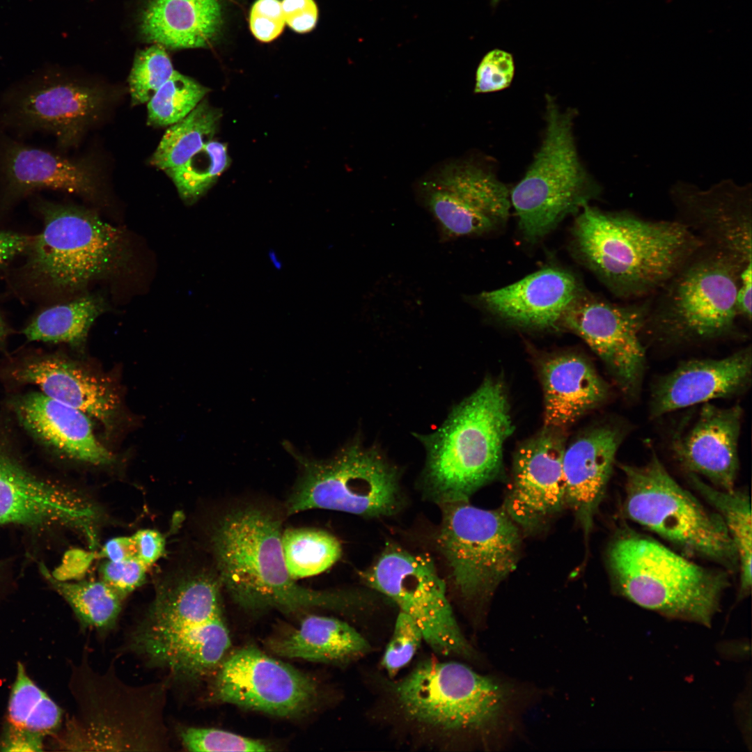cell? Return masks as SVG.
Wrapping results in <instances>:
<instances>
[{"instance_id": "8", "label": "cell", "mask_w": 752, "mask_h": 752, "mask_svg": "<svg viewBox=\"0 0 752 752\" xmlns=\"http://www.w3.org/2000/svg\"><path fill=\"white\" fill-rule=\"evenodd\" d=\"M752 269V268H749ZM748 269L702 245L650 297L643 334L662 343H702L736 334V297Z\"/></svg>"}, {"instance_id": "46", "label": "cell", "mask_w": 752, "mask_h": 752, "mask_svg": "<svg viewBox=\"0 0 752 752\" xmlns=\"http://www.w3.org/2000/svg\"><path fill=\"white\" fill-rule=\"evenodd\" d=\"M281 6L285 24L294 31H311L318 19V8L314 0H283Z\"/></svg>"}, {"instance_id": "37", "label": "cell", "mask_w": 752, "mask_h": 752, "mask_svg": "<svg viewBox=\"0 0 752 752\" xmlns=\"http://www.w3.org/2000/svg\"><path fill=\"white\" fill-rule=\"evenodd\" d=\"M285 563L291 577L316 575L340 557L341 546L332 535L312 528H288L281 535Z\"/></svg>"}, {"instance_id": "36", "label": "cell", "mask_w": 752, "mask_h": 752, "mask_svg": "<svg viewBox=\"0 0 752 752\" xmlns=\"http://www.w3.org/2000/svg\"><path fill=\"white\" fill-rule=\"evenodd\" d=\"M221 117L218 109L202 100L184 118L169 126L150 163L165 172L182 165L212 140Z\"/></svg>"}, {"instance_id": "3", "label": "cell", "mask_w": 752, "mask_h": 752, "mask_svg": "<svg viewBox=\"0 0 752 752\" xmlns=\"http://www.w3.org/2000/svg\"><path fill=\"white\" fill-rule=\"evenodd\" d=\"M281 535L279 519L256 508L233 510L217 526L212 544L219 581L237 603L249 609L286 611L342 610L355 604L352 596L297 584L285 563Z\"/></svg>"}, {"instance_id": "21", "label": "cell", "mask_w": 752, "mask_h": 752, "mask_svg": "<svg viewBox=\"0 0 752 752\" xmlns=\"http://www.w3.org/2000/svg\"><path fill=\"white\" fill-rule=\"evenodd\" d=\"M544 429L517 451L505 511L518 526L533 529L566 503L565 440Z\"/></svg>"}, {"instance_id": "16", "label": "cell", "mask_w": 752, "mask_h": 752, "mask_svg": "<svg viewBox=\"0 0 752 752\" xmlns=\"http://www.w3.org/2000/svg\"><path fill=\"white\" fill-rule=\"evenodd\" d=\"M424 205L444 240L487 233L504 223L510 191L488 168L471 162L451 164L423 182Z\"/></svg>"}, {"instance_id": "43", "label": "cell", "mask_w": 752, "mask_h": 752, "mask_svg": "<svg viewBox=\"0 0 752 752\" xmlns=\"http://www.w3.org/2000/svg\"><path fill=\"white\" fill-rule=\"evenodd\" d=\"M515 65L512 55L501 49L489 52L481 60L476 77V93L497 91L510 86Z\"/></svg>"}, {"instance_id": "32", "label": "cell", "mask_w": 752, "mask_h": 752, "mask_svg": "<svg viewBox=\"0 0 752 752\" xmlns=\"http://www.w3.org/2000/svg\"><path fill=\"white\" fill-rule=\"evenodd\" d=\"M279 656L320 662H346L370 650L368 641L348 623L331 617L309 616L299 627L271 644Z\"/></svg>"}, {"instance_id": "28", "label": "cell", "mask_w": 752, "mask_h": 752, "mask_svg": "<svg viewBox=\"0 0 752 752\" xmlns=\"http://www.w3.org/2000/svg\"><path fill=\"white\" fill-rule=\"evenodd\" d=\"M545 429L557 430L601 405L609 389L593 366L575 354L547 358L540 366Z\"/></svg>"}, {"instance_id": "19", "label": "cell", "mask_w": 752, "mask_h": 752, "mask_svg": "<svg viewBox=\"0 0 752 752\" xmlns=\"http://www.w3.org/2000/svg\"><path fill=\"white\" fill-rule=\"evenodd\" d=\"M106 102L102 90L48 72L13 95L8 115L15 125L48 132L60 146L68 148L100 116Z\"/></svg>"}, {"instance_id": "15", "label": "cell", "mask_w": 752, "mask_h": 752, "mask_svg": "<svg viewBox=\"0 0 752 752\" xmlns=\"http://www.w3.org/2000/svg\"><path fill=\"white\" fill-rule=\"evenodd\" d=\"M649 306V297L620 304L582 292L560 322L600 357L629 399L639 395L645 369L642 334Z\"/></svg>"}, {"instance_id": "27", "label": "cell", "mask_w": 752, "mask_h": 752, "mask_svg": "<svg viewBox=\"0 0 752 752\" xmlns=\"http://www.w3.org/2000/svg\"><path fill=\"white\" fill-rule=\"evenodd\" d=\"M0 178L10 198L42 189L84 196L97 191L95 173L86 164L11 139L0 147Z\"/></svg>"}, {"instance_id": "7", "label": "cell", "mask_w": 752, "mask_h": 752, "mask_svg": "<svg viewBox=\"0 0 752 752\" xmlns=\"http://www.w3.org/2000/svg\"><path fill=\"white\" fill-rule=\"evenodd\" d=\"M609 567L618 593L669 619L710 627L730 585L723 570L697 565L635 533L612 543Z\"/></svg>"}, {"instance_id": "13", "label": "cell", "mask_w": 752, "mask_h": 752, "mask_svg": "<svg viewBox=\"0 0 752 752\" xmlns=\"http://www.w3.org/2000/svg\"><path fill=\"white\" fill-rule=\"evenodd\" d=\"M438 542L458 592L473 600L489 596L513 571L521 540L505 510L464 501L444 504Z\"/></svg>"}, {"instance_id": "44", "label": "cell", "mask_w": 752, "mask_h": 752, "mask_svg": "<svg viewBox=\"0 0 752 752\" xmlns=\"http://www.w3.org/2000/svg\"><path fill=\"white\" fill-rule=\"evenodd\" d=\"M150 567L138 558L105 561L100 567V579L126 598L145 581Z\"/></svg>"}, {"instance_id": "47", "label": "cell", "mask_w": 752, "mask_h": 752, "mask_svg": "<svg viewBox=\"0 0 752 752\" xmlns=\"http://www.w3.org/2000/svg\"><path fill=\"white\" fill-rule=\"evenodd\" d=\"M31 240L27 235L0 231V266L27 250Z\"/></svg>"}, {"instance_id": "26", "label": "cell", "mask_w": 752, "mask_h": 752, "mask_svg": "<svg viewBox=\"0 0 752 752\" xmlns=\"http://www.w3.org/2000/svg\"><path fill=\"white\" fill-rule=\"evenodd\" d=\"M13 409L24 428L61 454L93 465L113 462L112 454L96 439L86 413L40 391L17 398Z\"/></svg>"}, {"instance_id": "4", "label": "cell", "mask_w": 752, "mask_h": 752, "mask_svg": "<svg viewBox=\"0 0 752 752\" xmlns=\"http://www.w3.org/2000/svg\"><path fill=\"white\" fill-rule=\"evenodd\" d=\"M85 651L75 676L77 712L66 726L61 746L74 751H169L165 720L166 678L131 685L117 675L114 663L95 670Z\"/></svg>"}, {"instance_id": "1", "label": "cell", "mask_w": 752, "mask_h": 752, "mask_svg": "<svg viewBox=\"0 0 752 752\" xmlns=\"http://www.w3.org/2000/svg\"><path fill=\"white\" fill-rule=\"evenodd\" d=\"M219 580L184 574L161 582L123 652L167 673L170 685L195 682L214 671L230 645Z\"/></svg>"}, {"instance_id": "9", "label": "cell", "mask_w": 752, "mask_h": 752, "mask_svg": "<svg viewBox=\"0 0 752 752\" xmlns=\"http://www.w3.org/2000/svg\"><path fill=\"white\" fill-rule=\"evenodd\" d=\"M42 231L28 248L31 281L54 292H74L115 272L126 258L125 235L95 212L42 201Z\"/></svg>"}, {"instance_id": "12", "label": "cell", "mask_w": 752, "mask_h": 752, "mask_svg": "<svg viewBox=\"0 0 752 752\" xmlns=\"http://www.w3.org/2000/svg\"><path fill=\"white\" fill-rule=\"evenodd\" d=\"M288 447L301 468L287 502L289 515L321 508L378 517L397 510L400 501L398 472L376 448L355 441L334 457L319 461Z\"/></svg>"}, {"instance_id": "29", "label": "cell", "mask_w": 752, "mask_h": 752, "mask_svg": "<svg viewBox=\"0 0 752 752\" xmlns=\"http://www.w3.org/2000/svg\"><path fill=\"white\" fill-rule=\"evenodd\" d=\"M16 378L34 384L55 400L90 414L105 424L117 412L118 400L102 379L75 363L56 357L35 359L19 367Z\"/></svg>"}, {"instance_id": "40", "label": "cell", "mask_w": 752, "mask_h": 752, "mask_svg": "<svg viewBox=\"0 0 752 752\" xmlns=\"http://www.w3.org/2000/svg\"><path fill=\"white\" fill-rule=\"evenodd\" d=\"M174 72L164 47L153 44L139 51L128 77L132 104L148 102Z\"/></svg>"}, {"instance_id": "38", "label": "cell", "mask_w": 752, "mask_h": 752, "mask_svg": "<svg viewBox=\"0 0 752 752\" xmlns=\"http://www.w3.org/2000/svg\"><path fill=\"white\" fill-rule=\"evenodd\" d=\"M230 163L227 145L211 140L182 165L166 173L182 201L191 204L206 193Z\"/></svg>"}, {"instance_id": "14", "label": "cell", "mask_w": 752, "mask_h": 752, "mask_svg": "<svg viewBox=\"0 0 752 752\" xmlns=\"http://www.w3.org/2000/svg\"><path fill=\"white\" fill-rule=\"evenodd\" d=\"M373 589L412 617L423 640L437 654L473 659L475 651L462 633L446 593V586L429 560L400 549L383 553L363 574Z\"/></svg>"}, {"instance_id": "42", "label": "cell", "mask_w": 752, "mask_h": 752, "mask_svg": "<svg viewBox=\"0 0 752 752\" xmlns=\"http://www.w3.org/2000/svg\"><path fill=\"white\" fill-rule=\"evenodd\" d=\"M423 640V633L416 622L400 611L381 660V665L389 677H395L411 661Z\"/></svg>"}, {"instance_id": "25", "label": "cell", "mask_w": 752, "mask_h": 752, "mask_svg": "<svg viewBox=\"0 0 752 752\" xmlns=\"http://www.w3.org/2000/svg\"><path fill=\"white\" fill-rule=\"evenodd\" d=\"M625 435V430L619 426L600 425L565 446L563 465L566 503L586 534L592 528Z\"/></svg>"}, {"instance_id": "35", "label": "cell", "mask_w": 752, "mask_h": 752, "mask_svg": "<svg viewBox=\"0 0 752 752\" xmlns=\"http://www.w3.org/2000/svg\"><path fill=\"white\" fill-rule=\"evenodd\" d=\"M42 573L67 602L83 630L101 635L115 628L125 597L102 579L65 581L55 578L44 566Z\"/></svg>"}, {"instance_id": "34", "label": "cell", "mask_w": 752, "mask_h": 752, "mask_svg": "<svg viewBox=\"0 0 752 752\" xmlns=\"http://www.w3.org/2000/svg\"><path fill=\"white\" fill-rule=\"evenodd\" d=\"M691 485L722 517L736 549L740 574L739 597L746 596L751 588V510L745 491L724 490L706 483L694 473H687Z\"/></svg>"}, {"instance_id": "39", "label": "cell", "mask_w": 752, "mask_h": 752, "mask_svg": "<svg viewBox=\"0 0 752 752\" xmlns=\"http://www.w3.org/2000/svg\"><path fill=\"white\" fill-rule=\"evenodd\" d=\"M209 89L194 79L175 70L147 102V123L166 127L187 116L204 98Z\"/></svg>"}, {"instance_id": "41", "label": "cell", "mask_w": 752, "mask_h": 752, "mask_svg": "<svg viewBox=\"0 0 752 752\" xmlns=\"http://www.w3.org/2000/svg\"><path fill=\"white\" fill-rule=\"evenodd\" d=\"M178 735L189 751H267L264 742L223 730L182 726Z\"/></svg>"}, {"instance_id": "5", "label": "cell", "mask_w": 752, "mask_h": 752, "mask_svg": "<svg viewBox=\"0 0 752 752\" xmlns=\"http://www.w3.org/2000/svg\"><path fill=\"white\" fill-rule=\"evenodd\" d=\"M513 430L503 384L486 378L437 431L418 436L427 450L425 479L432 496L444 504L467 501L499 473Z\"/></svg>"}, {"instance_id": "33", "label": "cell", "mask_w": 752, "mask_h": 752, "mask_svg": "<svg viewBox=\"0 0 752 752\" xmlns=\"http://www.w3.org/2000/svg\"><path fill=\"white\" fill-rule=\"evenodd\" d=\"M99 295H87L71 301L57 304L40 313L22 333L29 341L65 343L81 345L90 327L106 309Z\"/></svg>"}, {"instance_id": "31", "label": "cell", "mask_w": 752, "mask_h": 752, "mask_svg": "<svg viewBox=\"0 0 752 752\" xmlns=\"http://www.w3.org/2000/svg\"><path fill=\"white\" fill-rule=\"evenodd\" d=\"M63 715L61 708L19 663L8 700L0 751H42L45 739L60 728Z\"/></svg>"}, {"instance_id": "18", "label": "cell", "mask_w": 752, "mask_h": 752, "mask_svg": "<svg viewBox=\"0 0 752 752\" xmlns=\"http://www.w3.org/2000/svg\"><path fill=\"white\" fill-rule=\"evenodd\" d=\"M676 220L703 245L718 250L744 269L752 267L751 186L723 181L707 190L678 183L670 192Z\"/></svg>"}, {"instance_id": "20", "label": "cell", "mask_w": 752, "mask_h": 752, "mask_svg": "<svg viewBox=\"0 0 752 752\" xmlns=\"http://www.w3.org/2000/svg\"><path fill=\"white\" fill-rule=\"evenodd\" d=\"M100 512L82 496L41 480L0 445V524H63L97 538Z\"/></svg>"}, {"instance_id": "45", "label": "cell", "mask_w": 752, "mask_h": 752, "mask_svg": "<svg viewBox=\"0 0 752 752\" xmlns=\"http://www.w3.org/2000/svg\"><path fill=\"white\" fill-rule=\"evenodd\" d=\"M281 1L256 0L249 14V27L259 41L269 42L277 38L285 27Z\"/></svg>"}, {"instance_id": "17", "label": "cell", "mask_w": 752, "mask_h": 752, "mask_svg": "<svg viewBox=\"0 0 752 752\" xmlns=\"http://www.w3.org/2000/svg\"><path fill=\"white\" fill-rule=\"evenodd\" d=\"M214 692L222 702L279 716L306 711L318 696L311 678L251 646L221 664Z\"/></svg>"}, {"instance_id": "11", "label": "cell", "mask_w": 752, "mask_h": 752, "mask_svg": "<svg viewBox=\"0 0 752 752\" xmlns=\"http://www.w3.org/2000/svg\"><path fill=\"white\" fill-rule=\"evenodd\" d=\"M621 468L625 511L631 519L689 554L728 570L739 567L736 549L721 515L680 486L655 455L644 465Z\"/></svg>"}, {"instance_id": "48", "label": "cell", "mask_w": 752, "mask_h": 752, "mask_svg": "<svg viewBox=\"0 0 752 752\" xmlns=\"http://www.w3.org/2000/svg\"><path fill=\"white\" fill-rule=\"evenodd\" d=\"M8 335V327L4 322L2 316L0 314V345H1Z\"/></svg>"}, {"instance_id": "6", "label": "cell", "mask_w": 752, "mask_h": 752, "mask_svg": "<svg viewBox=\"0 0 752 752\" xmlns=\"http://www.w3.org/2000/svg\"><path fill=\"white\" fill-rule=\"evenodd\" d=\"M395 712L434 742L487 735L501 724L506 686L455 661L428 659L390 684Z\"/></svg>"}, {"instance_id": "22", "label": "cell", "mask_w": 752, "mask_h": 752, "mask_svg": "<svg viewBox=\"0 0 752 752\" xmlns=\"http://www.w3.org/2000/svg\"><path fill=\"white\" fill-rule=\"evenodd\" d=\"M751 347L719 359L681 363L654 385L650 402L652 418L717 398L737 395L751 384Z\"/></svg>"}, {"instance_id": "23", "label": "cell", "mask_w": 752, "mask_h": 752, "mask_svg": "<svg viewBox=\"0 0 752 752\" xmlns=\"http://www.w3.org/2000/svg\"><path fill=\"white\" fill-rule=\"evenodd\" d=\"M742 414L739 405L719 407L703 403L696 421L673 445L687 473L703 476L721 489L735 488Z\"/></svg>"}, {"instance_id": "30", "label": "cell", "mask_w": 752, "mask_h": 752, "mask_svg": "<svg viewBox=\"0 0 752 752\" xmlns=\"http://www.w3.org/2000/svg\"><path fill=\"white\" fill-rule=\"evenodd\" d=\"M220 0H148L140 17L143 38L169 49L207 47L222 26Z\"/></svg>"}, {"instance_id": "2", "label": "cell", "mask_w": 752, "mask_h": 752, "mask_svg": "<svg viewBox=\"0 0 752 752\" xmlns=\"http://www.w3.org/2000/svg\"><path fill=\"white\" fill-rule=\"evenodd\" d=\"M574 226L581 259L617 297L653 295L703 243L676 220L585 205Z\"/></svg>"}, {"instance_id": "24", "label": "cell", "mask_w": 752, "mask_h": 752, "mask_svg": "<svg viewBox=\"0 0 752 752\" xmlns=\"http://www.w3.org/2000/svg\"><path fill=\"white\" fill-rule=\"evenodd\" d=\"M582 292L572 274L549 267L500 289L483 292L477 301L508 322L545 329L560 324L564 313Z\"/></svg>"}, {"instance_id": "10", "label": "cell", "mask_w": 752, "mask_h": 752, "mask_svg": "<svg viewBox=\"0 0 752 752\" xmlns=\"http://www.w3.org/2000/svg\"><path fill=\"white\" fill-rule=\"evenodd\" d=\"M545 117L542 144L522 179L510 191L519 229L532 242L545 236L601 192L577 153L573 134L575 111H563L547 95Z\"/></svg>"}]
</instances>
